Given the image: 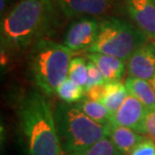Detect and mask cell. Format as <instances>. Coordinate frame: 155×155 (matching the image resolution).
<instances>
[{"label": "cell", "mask_w": 155, "mask_h": 155, "mask_svg": "<svg viewBox=\"0 0 155 155\" xmlns=\"http://www.w3.org/2000/svg\"><path fill=\"white\" fill-rule=\"evenodd\" d=\"M154 1H155V0H154Z\"/></svg>", "instance_id": "obj_25"}, {"label": "cell", "mask_w": 155, "mask_h": 155, "mask_svg": "<svg viewBox=\"0 0 155 155\" xmlns=\"http://www.w3.org/2000/svg\"><path fill=\"white\" fill-rule=\"evenodd\" d=\"M146 41V35L119 18L99 23V32L89 52H99L128 61L136 49Z\"/></svg>", "instance_id": "obj_5"}, {"label": "cell", "mask_w": 155, "mask_h": 155, "mask_svg": "<svg viewBox=\"0 0 155 155\" xmlns=\"http://www.w3.org/2000/svg\"><path fill=\"white\" fill-rule=\"evenodd\" d=\"M20 123L28 155H63L54 114L40 93L31 91L23 99Z\"/></svg>", "instance_id": "obj_1"}, {"label": "cell", "mask_w": 155, "mask_h": 155, "mask_svg": "<svg viewBox=\"0 0 155 155\" xmlns=\"http://www.w3.org/2000/svg\"><path fill=\"white\" fill-rule=\"evenodd\" d=\"M126 9L142 31L155 38L154 0H126Z\"/></svg>", "instance_id": "obj_9"}, {"label": "cell", "mask_w": 155, "mask_h": 155, "mask_svg": "<svg viewBox=\"0 0 155 155\" xmlns=\"http://www.w3.org/2000/svg\"><path fill=\"white\" fill-rule=\"evenodd\" d=\"M128 91L126 89V86L123 85L120 82L114 83H106V90H105V96L101 103H103L111 115H114L125 99L128 96Z\"/></svg>", "instance_id": "obj_14"}, {"label": "cell", "mask_w": 155, "mask_h": 155, "mask_svg": "<svg viewBox=\"0 0 155 155\" xmlns=\"http://www.w3.org/2000/svg\"><path fill=\"white\" fill-rule=\"evenodd\" d=\"M67 16L101 15L108 11L112 0H54Z\"/></svg>", "instance_id": "obj_10"}, {"label": "cell", "mask_w": 155, "mask_h": 155, "mask_svg": "<svg viewBox=\"0 0 155 155\" xmlns=\"http://www.w3.org/2000/svg\"><path fill=\"white\" fill-rule=\"evenodd\" d=\"M151 85H152V87H153L154 90H155V80H154V82H153L152 84H151Z\"/></svg>", "instance_id": "obj_24"}, {"label": "cell", "mask_w": 155, "mask_h": 155, "mask_svg": "<svg viewBox=\"0 0 155 155\" xmlns=\"http://www.w3.org/2000/svg\"><path fill=\"white\" fill-rule=\"evenodd\" d=\"M145 134L155 142V109L147 110L145 118Z\"/></svg>", "instance_id": "obj_21"}, {"label": "cell", "mask_w": 155, "mask_h": 155, "mask_svg": "<svg viewBox=\"0 0 155 155\" xmlns=\"http://www.w3.org/2000/svg\"><path fill=\"white\" fill-rule=\"evenodd\" d=\"M57 93L61 100H64L66 103L79 102L82 100L84 95L86 94L85 89L83 87L78 86L70 79H67L58 87Z\"/></svg>", "instance_id": "obj_17"}, {"label": "cell", "mask_w": 155, "mask_h": 155, "mask_svg": "<svg viewBox=\"0 0 155 155\" xmlns=\"http://www.w3.org/2000/svg\"><path fill=\"white\" fill-rule=\"evenodd\" d=\"M4 4H5V1L4 0H1V11L4 9Z\"/></svg>", "instance_id": "obj_23"}, {"label": "cell", "mask_w": 155, "mask_h": 155, "mask_svg": "<svg viewBox=\"0 0 155 155\" xmlns=\"http://www.w3.org/2000/svg\"><path fill=\"white\" fill-rule=\"evenodd\" d=\"M129 95L134 96L147 110L155 109V90L152 85L145 80L129 77L125 83Z\"/></svg>", "instance_id": "obj_13"}, {"label": "cell", "mask_w": 155, "mask_h": 155, "mask_svg": "<svg viewBox=\"0 0 155 155\" xmlns=\"http://www.w3.org/2000/svg\"><path fill=\"white\" fill-rule=\"evenodd\" d=\"M84 58H74L69 67V79L78 86L85 87L88 82V66Z\"/></svg>", "instance_id": "obj_16"}, {"label": "cell", "mask_w": 155, "mask_h": 155, "mask_svg": "<svg viewBox=\"0 0 155 155\" xmlns=\"http://www.w3.org/2000/svg\"><path fill=\"white\" fill-rule=\"evenodd\" d=\"M129 155H155V142L151 138H144Z\"/></svg>", "instance_id": "obj_20"}, {"label": "cell", "mask_w": 155, "mask_h": 155, "mask_svg": "<svg viewBox=\"0 0 155 155\" xmlns=\"http://www.w3.org/2000/svg\"><path fill=\"white\" fill-rule=\"evenodd\" d=\"M76 106L96 122L103 124V125H108L111 122L112 115L110 114L106 106L101 102L93 101L87 98L82 100Z\"/></svg>", "instance_id": "obj_15"}, {"label": "cell", "mask_w": 155, "mask_h": 155, "mask_svg": "<svg viewBox=\"0 0 155 155\" xmlns=\"http://www.w3.org/2000/svg\"><path fill=\"white\" fill-rule=\"evenodd\" d=\"M130 77L145 80L152 84L155 80V45L144 43L133 52L128 60Z\"/></svg>", "instance_id": "obj_8"}, {"label": "cell", "mask_w": 155, "mask_h": 155, "mask_svg": "<svg viewBox=\"0 0 155 155\" xmlns=\"http://www.w3.org/2000/svg\"><path fill=\"white\" fill-rule=\"evenodd\" d=\"M87 66H88V82H87V85L85 87V92L95 86L106 84L103 75H102V73L98 69V67L96 66L95 63H93L92 61H89Z\"/></svg>", "instance_id": "obj_19"}, {"label": "cell", "mask_w": 155, "mask_h": 155, "mask_svg": "<svg viewBox=\"0 0 155 155\" xmlns=\"http://www.w3.org/2000/svg\"><path fill=\"white\" fill-rule=\"evenodd\" d=\"M74 155H123L118 150L110 137H104L97 141L87 149L78 152Z\"/></svg>", "instance_id": "obj_18"}, {"label": "cell", "mask_w": 155, "mask_h": 155, "mask_svg": "<svg viewBox=\"0 0 155 155\" xmlns=\"http://www.w3.org/2000/svg\"><path fill=\"white\" fill-rule=\"evenodd\" d=\"M105 90H106V84L95 86L86 92V96L90 100L101 102L105 96Z\"/></svg>", "instance_id": "obj_22"}, {"label": "cell", "mask_w": 155, "mask_h": 155, "mask_svg": "<svg viewBox=\"0 0 155 155\" xmlns=\"http://www.w3.org/2000/svg\"><path fill=\"white\" fill-rule=\"evenodd\" d=\"M113 143L123 155H129L136 145L143 140V137L140 133H137L134 130L127 127L119 126L116 124H109V136Z\"/></svg>", "instance_id": "obj_12"}, {"label": "cell", "mask_w": 155, "mask_h": 155, "mask_svg": "<svg viewBox=\"0 0 155 155\" xmlns=\"http://www.w3.org/2000/svg\"><path fill=\"white\" fill-rule=\"evenodd\" d=\"M75 51L52 40L39 39L30 51L28 67L35 83L48 95L57 93L67 80Z\"/></svg>", "instance_id": "obj_3"}, {"label": "cell", "mask_w": 155, "mask_h": 155, "mask_svg": "<svg viewBox=\"0 0 155 155\" xmlns=\"http://www.w3.org/2000/svg\"><path fill=\"white\" fill-rule=\"evenodd\" d=\"M54 20L52 0H23L2 20L1 38L12 46L27 45L51 30Z\"/></svg>", "instance_id": "obj_2"}, {"label": "cell", "mask_w": 155, "mask_h": 155, "mask_svg": "<svg viewBox=\"0 0 155 155\" xmlns=\"http://www.w3.org/2000/svg\"><path fill=\"white\" fill-rule=\"evenodd\" d=\"M147 109L135 98L128 95L119 110L111 118V123L127 127L140 134H145V118Z\"/></svg>", "instance_id": "obj_6"}, {"label": "cell", "mask_w": 155, "mask_h": 155, "mask_svg": "<svg viewBox=\"0 0 155 155\" xmlns=\"http://www.w3.org/2000/svg\"><path fill=\"white\" fill-rule=\"evenodd\" d=\"M99 32V23L93 18H81L70 26L64 45L74 51L88 49L95 42Z\"/></svg>", "instance_id": "obj_7"}, {"label": "cell", "mask_w": 155, "mask_h": 155, "mask_svg": "<svg viewBox=\"0 0 155 155\" xmlns=\"http://www.w3.org/2000/svg\"><path fill=\"white\" fill-rule=\"evenodd\" d=\"M54 119L61 147L71 155L81 152L109 136L110 123L103 125L96 122L77 106L58 105Z\"/></svg>", "instance_id": "obj_4"}, {"label": "cell", "mask_w": 155, "mask_h": 155, "mask_svg": "<svg viewBox=\"0 0 155 155\" xmlns=\"http://www.w3.org/2000/svg\"><path fill=\"white\" fill-rule=\"evenodd\" d=\"M87 57L96 64L106 83L119 82L121 80L125 70V61L99 52H90Z\"/></svg>", "instance_id": "obj_11"}]
</instances>
